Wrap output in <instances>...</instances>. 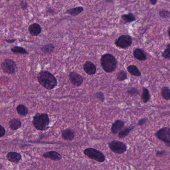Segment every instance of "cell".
<instances>
[{"label":"cell","instance_id":"f35d334b","mask_svg":"<svg viewBox=\"0 0 170 170\" xmlns=\"http://www.w3.org/2000/svg\"></svg>","mask_w":170,"mask_h":170},{"label":"cell","instance_id":"5b68a950","mask_svg":"<svg viewBox=\"0 0 170 170\" xmlns=\"http://www.w3.org/2000/svg\"><path fill=\"white\" fill-rule=\"evenodd\" d=\"M110 149L116 154L124 153L127 150V146L123 142L119 141H112L109 142Z\"/></svg>","mask_w":170,"mask_h":170},{"label":"cell","instance_id":"d6a6232c","mask_svg":"<svg viewBox=\"0 0 170 170\" xmlns=\"http://www.w3.org/2000/svg\"><path fill=\"white\" fill-rule=\"evenodd\" d=\"M28 3H26V2H22L21 3V7L22 8L24 9H25V8H27L28 7Z\"/></svg>","mask_w":170,"mask_h":170},{"label":"cell","instance_id":"603a6c76","mask_svg":"<svg viewBox=\"0 0 170 170\" xmlns=\"http://www.w3.org/2000/svg\"><path fill=\"white\" fill-rule=\"evenodd\" d=\"M161 95L166 100H170V89L167 87H164L161 90Z\"/></svg>","mask_w":170,"mask_h":170},{"label":"cell","instance_id":"4316f807","mask_svg":"<svg viewBox=\"0 0 170 170\" xmlns=\"http://www.w3.org/2000/svg\"><path fill=\"white\" fill-rule=\"evenodd\" d=\"M54 49V47L53 44H48L43 46L41 48V50L44 53H51L53 51Z\"/></svg>","mask_w":170,"mask_h":170},{"label":"cell","instance_id":"44dd1931","mask_svg":"<svg viewBox=\"0 0 170 170\" xmlns=\"http://www.w3.org/2000/svg\"><path fill=\"white\" fill-rule=\"evenodd\" d=\"M17 110L18 114L21 116H26L28 113V109L24 105H18L17 106Z\"/></svg>","mask_w":170,"mask_h":170},{"label":"cell","instance_id":"ac0fdd59","mask_svg":"<svg viewBox=\"0 0 170 170\" xmlns=\"http://www.w3.org/2000/svg\"><path fill=\"white\" fill-rule=\"evenodd\" d=\"M9 126L11 129L13 130L18 129L21 127V121L18 119H14L10 120L9 122Z\"/></svg>","mask_w":170,"mask_h":170},{"label":"cell","instance_id":"d6986e66","mask_svg":"<svg viewBox=\"0 0 170 170\" xmlns=\"http://www.w3.org/2000/svg\"><path fill=\"white\" fill-rule=\"evenodd\" d=\"M83 10L84 8L82 7H78L67 10V11H66V14L70 15L72 16H76L82 13L83 11Z\"/></svg>","mask_w":170,"mask_h":170},{"label":"cell","instance_id":"e0dca14e","mask_svg":"<svg viewBox=\"0 0 170 170\" xmlns=\"http://www.w3.org/2000/svg\"><path fill=\"white\" fill-rule=\"evenodd\" d=\"M127 71L130 74L132 75L136 76V77H139L141 76V74L140 71L138 69V68L136 66L131 65L127 67Z\"/></svg>","mask_w":170,"mask_h":170},{"label":"cell","instance_id":"d590c367","mask_svg":"<svg viewBox=\"0 0 170 170\" xmlns=\"http://www.w3.org/2000/svg\"><path fill=\"white\" fill-rule=\"evenodd\" d=\"M166 49L169 52V54L170 55V43H169V44H168L167 45Z\"/></svg>","mask_w":170,"mask_h":170},{"label":"cell","instance_id":"9a60e30c","mask_svg":"<svg viewBox=\"0 0 170 170\" xmlns=\"http://www.w3.org/2000/svg\"><path fill=\"white\" fill-rule=\"evenodd\" d=\"M62 137L65 140L71 141L73 140L75 137L74 131L70 129L64 130L62 133Z\"/></svg>","mask_w":170,"mask_h":170},{"label":"cell","instance_id":"7a4b0ae2","mask_svg":"<svg viewBox=\"0 0 170 170\" xmlns=\"http://www.w3.org/2000/svg\"><path fill=\"white\" fill-rule=\"evenodd\" d=\"M100 64L103 70L106 72H113L117 67V61L116 57L110 53L102 55L100 58Z\"/></svg>","mask_w":170,"mask_h":170},{"label":"cell","instance_id":"52a82bcc","mask_svg":"<svg viewBox=\"0 0 170 170\" xmlns=\"http://www.w3.org/2000/svg\"><path fill=\"white\" fill-rule=\"evenodd\" d=\"M132 43V38L130 35H122L119 36L115 42L116 46L125 49L131 45Z\"/></svg>","mask_w":170,"mask_h":170},{"label":"cell","instance_id":"3957f363","mask_svg":"<svg viewBox=\"0 0 170 170\" xmlns=\"http://www.w3.org/2000/svg\"><path fill=\"white\" fill-rule=\"evenodd\" d=\"M32 123L36 129L44 131L49 128V116L46 113H38L34 116Z\"/></svg>","mask_w":170,"mask_h":170},{"label":"cell","instance_id":"8992f818","mask_svg":"<svg viewBox=\"0 0 170 170\" xmlns=\"http://www.w3.org/2000/svg\"><path fill=\"white\" fill-rule=\"evenodd\" d=\"M156 136L164 142L166 146L170 147V128L164 127L156 132Z\"/></svg>","mask_w":170,"mask_h":170},{"label":"cell","instance_id":"f1b7e54d","mask_svg":"<svg viewBox=\"0 0 170 170\" xmlns=\"http://www.w3.org/2000/svg\"><path fill=\"white\" fill-rule=\"evenodd\" d=\"M96 98H98L100 100H102V102H103V100H105V97H104V95H103V93L99 92L96 94Z\"/></svg>","mask_w":170,"mask_h":170},{"label":"cell","instance_id":"ba28073f","mask_svg":"<svg viewBox=\"0 0 170 170\" xmlns=\"http://www.w3.org/2000/svg\"><path fill=\"white\" fill-rule=\"evenodd\" d=\"M16 64L11 59H6L1 63V68L3 71L6 73L14 74L16 70Z\"/></svg>","mask_w":170,"mask_h":170},{"label":"cell","instance_id":"9c48e42d","mask_svg":"<svg viewBox=\"0 0 170 170\" xmlns=\"http://www.w3.org/2000/svg\"><path fill=\"white\" fill-rule=\"evenodd\" d=\"M69 79L72 84L77 86H81L83 82L82 77L75 72H70L69 74Z\"/></svg>","mask_w":170,"mask_h":170},{"label":"cell","instance_id":"7c38bea8","mask_svg":"<svg viewBox=\"0 0 170 170\" xmlns=\"http://www.w3.org/2000/svg\"><path fill=\"white\" fill-rule=\"evenodd\" d=\"M124 121L121 120H116L112 126L111 130L113 134H116L119 132H120L121 130L124 127Z\"/></svg>","mask_w":170,"mask_h":170},{"label":"cell","instance_id":"74e56055","mask_svg":"<svg viewBox=\"0 0 170 170\" xmlns=\"http://www.w3.org/2000/svg\"><path fill=\"white\" fill-rule=\"evenodd\" d=\"M43 1H46V0H43Z\"/></svg>","mask_w":170,"mask_h":170},{"label":"cell","instance_id":"8fae6325","mask_svg":"<svg viewBox=\"0 0 170 170\" xmlns=\"http://www.w3.org/2000/svg\"><path fill=\"white\" fill-rule=\"evenodd\" d=\"M42 31V28H41V25L37 23L31 25L28 28V31L29 34L32 36H38L41 34Z\"/></svg>","mask_w":170,"mask_h":170},{"label":"cell","instance_id":"8d00e7d4","mask_svg":"<svg viewBox=\"0 0 170 170\" xmlns=\"http://www.w3.org/2000/svg\"><path fill=\"white\" fill-rule=\"evenodd\" d=\"M168 35H169V36L170 38V28L168 29Z\"/></svg>","mask_w":170,"mask_h":170},{"label":"cell","instance_id":"e575fe53","mask_svg":"<svg viewBox=\"0 0 170 170\" xmlns=\"http://www.w3.org/2000/svg\"><path fill=\"white\" fill-rule=\"evenodd\" d=\"M150 1L153 5H155L157 3V0H150Z\"/></svg>","mask_w":170,"mask_h":170},{"label":"cell","instance_id":"5bb4252c","mask_svg":"<svg viewBox=\"0 0 170 170\" xmlns=\"http://www.w3.org/2000/svg\"><path fill=\"white\" fill-rule=\"evenodd\" d=\"M8 160L11 162L18 163L21 159V156L17 152H10L7 155Z\"/></svg>","mask_w":170,"mask_h":170},{"label":"cell","instance_id":"ffe728a7","mask_svg":"<svg viewBox=\"0 0 170 170\" xmlns=\"http://www.w3.org/2000/svg\"><path fill=\"white\" fill-rule=\"evenodd\" d=\"M121 19L124 21V23L126 24V23H129L135 21L136 20V18L133 14L129 13L128 14L123 15H122Z\"/></svg>","mask_w":170,"mask_h":170},{"label":"cell","instance_id":"1f68e13d","mask_svg":"<svg viewBox=\"0 0 170 170\" xmlns=\"http://www.w3.org/2000/svg\"><path fill=\"white\" fill-rule=\"evenodd\" d=\"M127 92L130 94H134V93L135 94L136 93H137V90L134 88H131V89L128 90Z\"/></svg>","mask_w":170,"mask_h":170},{"label":"cell","instance_id":"4dcf8cb0","mask_svg":"<svg viewBox=\"0 0 170 170\" xmlns=\"http://www.w3.org/2000/svg\"><path fill=\"white\" fill-rule=\"evenodd\" d=\"M162 56L164 57L165 58L169 59L170 58V55L169 54V52L167 49L165 50L162 53Z\"/></svg>","mask_w":170,"mask_h":170},{"label":"cell","instance_id":"ab89813d","mask_svg":"<svg viewBox=\"0 0 170 170\" xmlns=\"http://www.w3.org/2000/svg\"></svg>","mask_w":170,"mask_h":170},{"label":"cell","instance_id":"d4e9b609","mask_svg":"<svg viewBox=\"0 0 170 170\" xmlns=\"http://www.w3.org/2000/svg\"><path fill=\"white\" fill-rule=\"evenodd\" d=\"M134 127H129L123 130V131H120L119 133V138H123L126 137L128 134L134 128Z\"/></svg>","mask_w":170,"mask_h":170},{"label":"cell","instance_id":"836d02e7","mask_svg":"<svg viewBox=\"0 0 170 170\" xmlns=\"http://www.w3.org/2000/svg\"><path fill=\"white\" fill-rule=\"evenodd\" d=\"M146 119H142L140 120H139V123H138V125H140V126H141V125H142V124H143L144 123L146 122Z\"/></svg>","mask_w":170,"mask_h":170},{"label":"cell","instance_id":"7402d4cb","mask_svg":"<svg viewBox=\"0 0 170 170\" xmlns=\"http://www.w3.org/2000/svg\"><path fill=\"white\" fill-rule=\"evenodd\" d=\"M150 99V95L149 91L147 88H143V92L141 95V99L144 103H147L149 101Z\"/></svg>","mask_w":170,"mask_h":170},{"label":"cell","instance_id":"30bf717a","mask_svg":"<svg viewBox=\"0 0 170 170\" xmlns=\"http://www.w3.org/2000/svg\"><path fill=\"white\" fill-rule=\"evenodd\" d=\"M84 71L89 75H93L96 73V66L91 61H87L83 65Z\"/></svg>","mask_w":170,"mask_h":170},{"label":"cell","instance_id":"277c9868","mask_svg":"<svg viewBox=\"0 0 170 170\" xmlns=\"http://www.w3.org/2000/svg\"><path fill=\"white\" fill-rule=\"evenodd\" d=\"M84 154L90 159L95 160L98 162L102 163L105 161V155L96 149L92 148H87L84 150Z\"/></svg>","mask_w":170,"mask_h":170},{"label":"cell","instance_id":"4fadbf2b","mask_svg":"<svg viewBox=\"0 0 170 170\" xmlns=\"http://www.w3.org/2000/svg\"><path fill=\"white\" fill-rule=\"evenodd\" d=\"M43 156L46 158H49L55 161L60 160L62 159L61 155L58 152L54 151L45 153L43 154Z\"/></svg>","mask_w":170,"mask_h":170},{"label":"cell","instance_id":"cb8c5ba5","mask_svg":"<svg viewBox=\"0 0 170 170\" xmlns=\"http://www.w3.org/2000/svg\"><path fill=\"white\" fill-rule=\"evenodd\" d=\"M11 51L14 53H20L22 54H28V52L24 48L19 47V46H14L11 48Z\"/></svg>","mask_w":170,"mask_h":170},{"label":"cell","instance_id":"83f0119b","mask_svg":"<svg viewBox=\"0 0 170 170\" xmlns=\"http://www.w3.org/2000/svg\"><path fill=\"white\" fill-rule=\"evenodd\" d=\"M159 15L162 18H169L170 17V12L167 10H161L159 11Z\"/></svg>","mask_w":170,"mask_h":170},{"label":"cell","instance_id":"484cf974","mask_svg":"<svg viewBox=\"0 0 170 170\" xmlns=\"http://www.w3.org/2000/svg\"><path fill=\"white\" fill-rule=\"evenodd\" d=\"M127 78V74L126 72L123 70L119 71L116 75V79L119 81H123L126 80Z\"/></svg>","mask_w":170,"mask_h":170},{"label":"cell","instance_id":"6da1fadb","mask_svg":"<svg viewBox=\"0 0 170 170\" xmlns=\"http://www.w3.org/2000/svg\"><path fill=\"white\" fill-rule=\"evenodd\" d=\"M38 80L39 84L46 89L52 90L57 85V80L53 74L48 71H42L38 74Z\"/></svg>","mask_w":170,"mask_h":170},{"label":"cell","instance_id":"f546056e","mask_svg":"<svg viewBox=\"0 0 170 170\" xmlns=\"http://www.w3.org/2000/svg\"><path fill=\"white\" fill-rule=\"evenodd\" d=\"M6 133V130L4 127L0 124V138L4 136Z\"/></svg>","mask_w":170,"mask_h":170},{"label":"cell","instance_id":"2e32d148","mask_svg":"<svg viewBox=\"0 0 170 170\" xmlns=\"http://www.w3.org/2000/svg\"><path fill=\"white\" fill-rule=\"evenodd\" d=\"M133 55L135 58L140 61H144L146 59V56L143 51L140 48H137L133 51Z\"/></svg>","mask_w":170,"mask_h":170}]
</instances>
